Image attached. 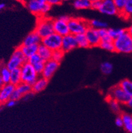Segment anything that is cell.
Instances as JSON below:
<instances>
[{"label":"cell","instance_id":"obj_1","mask_svg":"<svg viewBox=\"0 0 132 133\" xmlns=\"http://www.w3.org/2000/svg\"><path fill=\"white\" fill-rule=\"evenodd\" d=\"M53 20L46 16L38 18L34 31L41 39H44L54 32Z\"/></svg>","mask_w":132,"mask_h":133},{"label":"cell","instance_id":"obj_2","mask_svg":"<svg viewBox=\"0 0 132 133\" xmlns=\"http://www.w3.org/2000/svg\"><path fill=\"white\" fill-rule=\"evenodd\" d=\"M115 51L122 54H132V37L127 31L113 41Z\"/></svg>","mask_w":132,"mask_h":133},{"label":"cell","instance_id":"obj_3","mask_svg":"<svg viewBox=\"0 0 132 133\" xmlns=\"http://www.w3.org/2000/svg\"><path fill=\"white\" fill-rule=\"evenodd\" d=\"M32 14L39 17L45 16L51 9V5L48 3H40L37 0H29L24 4Z\"/></svg>","mask_w":132,"mask_h":133},{"label":"cell","instance_id":"obj_4","mask_svg":"<svg viewBox=\"0 0 132 133\" xmlns=\"http://www.w3.org/2000/svg\"><path fill=\"white\" fill-rule=\"evenodd\" d=\"M70 33L73 35L85 34L89 28L88 21L79 18H70L67 22Z\"/></svg>","mask_w":132,"mask_h":133},{"label":"cell","instance_id":"obj_5","mask_svg":"<svg viewBox=\"0 0 132 133\" xmlns=\"http://www.w3.org/2000/svg\"><path fill=\"white\" fill-rule=\"evenodd\" d=\"M20 69L21 72V81L22 83L32 85L39 77V75L34 69L33 66L27 61L21 66Z\"/></svg>","mask_w":132,"mask_h":133},{"label":"cell","instance_id":"obj_6","mask_svg":"<svg viewBox=\"0 0 132 133\" xmlns=\"http://www.w3.org/2000/svg\"><path fill=\"white\" fill-rule=\"evenodd\" d=\"M26 61L27 59L24 56L20 48L17 47L5 65L10 70H12L17 68H20Z\"/></svg>","mask_w":132,"mask_h":133},{"label":"cell","instance_id":"obj_7","mask_svg":"<svg viewBox=\"0 0 132 133\" xmlns=\"http://www.w3.org/2000/svg\"><path fill=\"white\" fill-rule=\"evenodd\" d=\"M61 43L62 37L55 32L47 36L44 39H42V41H41V44L51 49L52 51L61 49Z\"/></svg>","mask_w":132,"mask_h":133},{"label":"cell","instance_id":"obj_8","mask_svg":"<svg viewBox=\"0 0 132 133\" xmlns=\"http://www.w3.org/2000/svg\"><path fill=\"white\" fill-rule=\"evenodd\" d=\"M108 97L115 100L120 104L126 105L129 101L130 97L128 96L119 85H116L110 89Z\"/></svg>","mask_w":132,"mask_h":133},{"label":"cell","instance_id":"obj_9","mask_svg":"<svg viewBox=\"0 0 132 133\" xmlns=\"http://www.w3.org/2000/svg\"><path fill=\"white\" fill-rule=\"evenodd\" d=\"M99 11L100 13L108 16L119 15V14L113 0H101Z\"/></svg>","mask_w":132,"mask_h":133},{"label":"cell","instance_id":"obj_10","mask_svg":"<svg viewBox=\"0 0 132 133\" xmlns=\"http://www.w3.org/2000/svg\"><path fill=\"white\" fill-rule=\"evenodd\" d=\"M59 66V63L57 62L53 59H50L47 62H45L43 70L40 74V76L48 81L51 78L52 76H53V74L58 69Z\"/></svg>","mask_w":132,"mask_h":133},{"label":"cell","instance_id":"obj_11","mask_svg":"<svg viewBox=\"0 0 132 133\" xmlns=\"http://www.w3.org/2000/svg\"><path fill=\"white\" fill-rule=\"evenodd\" d=\"M78 47L77 42L75 39V35H73L72 34H68L67 35L62 37L61 43V49L64 53H67L71 51L73 49Z\"/></svg>","mask_w":132,"mask_h":133},{"label":"cell","instance_id":"obj_12","mask_svg":"<svg viewBox=\"0 0 132 133\" xmlns=\"http://www.w3.org/2000/svg\"><path fill=\"white\" fill-rule=\"evenodd\" d=\"M54 32L62 37L70 34L68 24L67 22L61 20L59 18L53 20Z\"/></svg>","mask_w":132,"mask_h":133},{"label":"cell","instance_id":"obj_13","mask_svg":"<svg viewBox=\"0 0 132 133\" xmlns=\"http://www.w3.org/2000/svg\"><path fill=\"white\" fill-rule=\"evenodd\" d=\"M16 87L11 83L5 84L0 89V105L5 104L10 99L13 91L15 90Z\"/></svg>","mask_w":132,"mask_h":133},{"label":"cell","instance_id":"obj_14","mask_svg":"<svg viewBox=\"0 0 132 133\" xmlns=\"http://www.w3.org/2000/svg\"><path fill=\"white\" fill-rule=\"evenodd\" d=\"M27 62L33 66L34 69L35 70L37 73L40 76L43 70L44 66H45V62L40 58L39 54H36L30 56L29 58L27 59Z\"/></svg>","mask_w":132,"mask_h":133},{"label":"cell","instance_id":"obj_15","mask_svg":"<svg viewBox=\"0 0 132 133\" xmlns=\"http://www.w3.org/2000/svg\"><path fill=\"white\" fill-rule=\"evenodd\" d=\"M86 38L88 41L89 45L91 47H97L99 45L100 42V38L99 35L98 30L89 27L85 32Z\"/></svg>","mask_w":132,"mask_h":133},{"label":"cell","instance_id":"obj_16","mask_svg":"<svg viewBox=\"0 0 132 133\" xmlns=\"http://www.w3.org/2000/svg\"><path fill=\"white\" fill-rule=\"evenodd\" d=\"M42 39L39 35L34 30L24 38L22 41V45H40L41 43Z\"/></svg>","mask_w":132,"mask_h":133},{"label":"cell","instance_id":"obj_17","mask_svg":"<svg viewBox=\"0 0 132 133\" xmlns=\"http://www.w3.org/2000/svg\"><path fill=\"white\" fill-rule=\"evenodd\" d=\"M48 83V81L45 78L40 76L32 85V92L33 93H40L46 89Z\"/></svg>","mask_w":132,"mask_h":133},{"label":"cell","instance_id":"obj_18","mask_svg":"<svg viewBox=\"0 0 132 133\" xmlns=\"http://www.w3.org/2000/svg\"><path fill=\"white\" fill-rule=\"evenodd\" d=\"M39 45H20L19 46V48L25 56L26 59L29 58L30 56H32L34 54H37L38 51V48H39Z\"/></svg>","mask_w":132,"mask_h":133},{"label":"cell","instance_id":"obj_19","mask_svg":"<svg viewBox=\"0 0 132 133\" xmlns=\"http://www.w3.org/2000/svg\"><path fill=\"white\" fill-rule=\"evenodd\" d=\"M52 53H53V51H52L51 49L47 48V47H45V46L43 45V44L40 43L39 45L37 54H39V56H40V58H41L45 62L51 59Z\"/></svg>","mask_w":132,"mask_h":133},{"label":"cell","instance_id":"obj_20","mask_svg":"<svg viewBox=\"0 0 132 133\" xmlns=\"http://www.w3.org/2000/svg\"><path fill=\"white\" fill-rule=\"evenodd\" d=\"M99 47H100L101 49H105V50L108 51H110V52L115 51L113 40L110 39L109 36L100 40Z\"/></svg>","mask_w":132,"mask_h":133},{"label":"cell","instance_id":"obj_21","mask_svg":"<svg viewBox=\"0 0 132 133\" xmlns=\"http://www.w3.org/2000/svg\"><path fill=\"white\" fill-rule=\"evenodd\" d=\"M119 15L125 19H132V0H127Z\"/></svg>","mask_w":132,"mask_h":133},{"label":"cell","instance_id":"obj_22","mask_svg":"<svg viewBox=\"0 0 132 133\" xmlns=\"http://www.w3.org/2000/svg\"><path fill=\"white\" fill-rule=\"evenodd\" d=\"M122 118L123 127L127 133H132V115L127 113H123L121 114Z\"/></svg>","mask_w":132,"mask_h":133},{"label":"cell","instance_id":"obj_23","mask_svg":"<svg viewBox=\"0 0 132 133\" xmlns=\"http://www.w3.org/2000/svg\"><path fill=\"white\" fill-rule=\"evenodd\" d=\"M10 74L11 70L7 68L6 65L4 64H1L0 65V77L3 80L4 84L10 83Z\"/></svg>","mask_w":132,"mask_h":133},{"label":"cell","instance_id":"obj_24","mask_svg":"<svg viewBox=\"0 0 132 133\" xmlns=\"http://www.w3.org/2000/svg\"><path fill=\"white\" fill-rule=\"evenodd\" d=\"M21 81V72H20V68H17L11 70L10 74V83L14 86H17L20 84Z\"/></svg>","mask_w":132,"mask_h":133},{"label":"cell","instance_id":"obj_25","mask_svg":"<svg viewBox=\"0 0 132 133\" xmlns=\"http://www.w3.org/2000/svg\"><path fill=\"white\" fill-rule=\"evenodd\" d=\"M129 97H132V81L129 79H124L118 84Z\"/></svg>","mask_w":132,"mask_h":133},{"label":"cell","instance_id":"obj_26","mask_svg":"<svg viewBox=\"0 0 132 133\" xmlns=\"http://www.w3.org/2000/svg\"><path fill=\"white\" fill-rule=\"evenodd\" d=\"M16 89L22 95V97H23L26 95L32 93V85H30L28 83L21 82L20 84L16 86Z\"/></svg>","mask_w":132,"mask_h":133},{"label":"cell","instance_id":"obj_27","mask_svg":"<svg viewBox=\"0 0 132 133\" xmlns=\"http://www.w3.org/2000/svg\"><path fill=\"white\" fill-rule=\"evenodd\" d=\"M73 6L77 10H86L91 8V2L88 0H74Z\"/></svg>","mask_w":132,"mask_h":133},{"label":"cell","instance_id":"obj_28","mask_svg":"<svg viewBox=\"0 0 132 133\" xmlns=\"http://www.w3.org/2000/svg\"><path fill=\"white\" fill-rule=\"evenodd\" d=\"M75 39L77 42L78 47H81V48H88L90 47L88 41L86 38L85 34H80L75 35Z\"/></svg>","mask_w":132,"mask_h":133},{"label":"cell","instance_id":"obj_29","mask_svg":"<svg viewBox=\"0 0 132 133\" xmlns=\"http://www.w3.org/2000/svg\"><path fill=\"white\" fill-rule=\"evenodd\" d=\"M88 24L89 27H91L92 29H96V30L101 29H107V26H108L107 22L99 20H92L88 21Z\"/></svg>","mask_w":132,"mask_h":133},{"label":"cell","instance_id":"obj_30","mask_svg":"<svg viewBox=\"0 0 132 133\" xmlns=\"http://www.w3.org/2000/svg\"><path fill=\"white\" fill-rule=\"evenodd\" d=\"M126 30L123 29H108V35L112 40H115L118 37L122 35Z\"/></svg>","mask_w":132,"mask_h":133},{"label":"cell","instance_id":"obj_31","mask_svg":"<svg viewBox=\"0 0 132 133\" xmlns=\"http://www.w3.org/2000/svg\"><path fill=\"white\" fill-rule=\"evenodd\" d=\"M100 69L101 72L105 75H109L111 74L113 70V66L111 63L109 62H104L100 64Z\"/></svg>","mask_w":132,"mask_h":133},{"label":"cell","instance_id":"obj_32","mask_svg":"<svg viewBox=\"0 0 132 133\" xmlns=\"http://www.w3.org/2000/svg\"><path fill=\"white\" fill-rule=\"evenodd\" d=\"M107 101L109 104V106L110 108L111 109L114 113L119 114L121 112V106L120 103H118L117 101H116L115 100L112 99H110V98L107 97Z\"/></svg>","mask_w":132,"mask_h":133},{"label":"cell","instance_id":"obj_33","mask_svg":"<svg viewBox=\"0 0 132 133\" xmlns=\"http://www.w3.org/2000/svg\"><path fill=\"white\" fill-rule=\"evenodd\" d=\"M65 53L61 50V49H59V50H56L53 51L52 53V57L51 59L55 61L58 63H60L62 61L63 58L64 57Z\"/></svg>","mask_w":132,"mask_h":133},{"label":"cell","instance_id":"obj_34","mask_svg":"<svg viewBox=\"0 0 132 133\" xmlns=\"http://www.w3.org/2000/svg\"><path fill=\"white\" fill-rule=\"evenodd\" d=\"M113 2L115 4L117 8L119 10V12H120L122 10V9L123 8L124 5H126L127 0H113Z\"/></svg>","mask_w":132,"mask_h":133},{"label":"cell","instance_id":"obj_35","mask_svg":"<svg viewBox=\"0 0 132 133\" xmlns=\"http://www.w3.org/2000/svg\"><path fill=\"white\" fill-rule=\"evenodd\" d=\"M22 97V95L20 94L18 91L16 89V88H15V90L13 91V93H12V95H11L10 99H12V100H14V101H18Z\"/></svg>","mask_w":132,"mask_h":133},{"label":"cell","instance_id":"obj_36","mask_svg":"<svg viewBox=\"0 0 132 133\" xmlns=\"http://www.w3.org/2000/svg\"><path fill=\"white\" fill-rule=\"evenodd\" d=\"M98 32H99V35L100 38V40L109 36V35H108V29H99Z\"/></svg>","mask_w":132,"mask_h":133},{"label":"cell","instance_id":"obj_37","mask_svg":"<svg viewBox=\"0 0 132 133\" xmlns=\"http://www.w3.org/2000/svg\"><path fill=\"white\" fill-rule=\"evenodd\" d=\"M46 2L48 3L51 6H53V5H57L61 4L62 2H63V0H46Z\"/></svg>","mask_w":132,"mask_h":133},{"label":"cell","instance_id":"obj_38","mask_svg":"<svg viewBox=\"0 0 132 133\" xmlns=\"http://www.w3.org/2000/svg\"><path fill=\"white\" fill-rule=\"evenodd\" d=\"M115 124L117 127H123V122L122 118L121 116V115L119 116H117L115 119Z\"/></svg>","mask_w":132,"mask_h":133},{"label":"cell","instance_id":"obj_39","mask_svg":"<svg viewBox=\"0 0 132 133\" xmlns=\"http://www.w3.org/2000/svg\"><path fill=\"white\" fill-rule=\"evenodd\" d=\"M100 6V2H96L91 3V8L93 10H99V8Z\"/></svg>","mask_w":132,"mask_h":133},{"label":"cell","instance_id":"obj_40","mask_svg":"<svg viewBox=\"0 0 132 133\" xmlns=\"http://www.w3.org/2000/svg\"><path fill=\"white\" fill-rule=\"evenodd\" d=\"M16 103V101L12 99H10L7 101L5 105H6V106L8 107V108H12V107H13L14 105H15Z\"/></svg>","mask_w":132,"mask_h":133},{"label":"cell","instance_id":"obj_41","mask_svg":"<svg viewBox=\"0 0 132 133\" xmlns=\"http://www.w3.org/2000/svg\"><path fill=\"white\" fill-rule=\"evenodd\" d=\"M59 18L61 19V20H64V21H65V22H68V21L70 20V19L71 17L68 16H66V15H64V16H61L59 17Z\"/></svg>","mask_w":132,"mask_h":133},{"label":"cell","instance_id":"obj_42","mask_svg":"<svg viewBox=\"0 0 132 133\" xmlns=\"http://www.w3.org/2000/svg\"><path fill=\"white\" fill-rule=\"evenodd\" d=\"M126 105L127 107H129V108H131L132 109V97L129 98V101H127V103Z\"/></svg>","mask_w":132,"mask_h":133},{"label":"cell","instance_id":"obj_43","mask_svg":"<svg viewBox=\"0 0 132 133\" xmlns=\"http://www.w3.org/2000/svg\"><path fill=\"white\" fill-rule=\"evenodd\" d=\"M126 31H127V32H128V33H129V35H130L132 37V23H131V24L129 26V28H128V29L126 30Z\"/></svg>","mask_w":132,"mask_h":133},{"label":"cell","instance_id":"obj_44","mask_svg":"<svg viewBox=\"0 0 132 133\" xmlns=\"http://www.w3.org/2000/svg\"><path fill=\"white\" fill-rule=\"evenodd\" d=\"M4 84H4V83H3V80L2 79V78L0 77V89H2V87H3Z\"/></svg>","mask_w":132,"mask_h":133},{"label":"cell","instance_id":"obj_45","mask_svg":"<svg viewBox=\"0 0 132 133\" xmlns=\"http://www.w3.org/2000/svg\"><path fill=\"white\" fill-rule=\"evenodd\" d=\"M5 7V3H0V12Z\"/></svg>","mask_w":132,"mask_h":133},{"label":"cell","instance_id":"obj_46","mask_svg":"<svg viewBox=\"0 0 132 133\" xmlns=\"http://www.w3.org/2000/svg\"><path fill=\"white\" fill-rule=\"evenodd\" d=\"M18 1H20V2H21V3H23V4H25L27 2H29V0H18Z\"/></svg>","mask_w":132,"mask_h":133},{"label":"cell","instance_id":"obj_47","mask_svg":"<svg viewBox=\"0 0 132 133\" xmlns=\"http://www.w3.org/2000/svg\"><path fill=\"white\" fill-rule=\"evenodd\" d=\"M88 1H90L91 3H93V2H100L101 0H88Z\"/></svg>","mask_w":132,"mask_h":133},{"label":"cell","instance_id":"obj_48","mask_svg":"<svg viewBox=\"0 0 132 133\" xmlns=\"http://www.w3.org/2000/svg\"><path fill=\"white\" fill-rule=\"evenodd\" d=\"M37 1H39L40 3H45L46 2V0H37Z\"/></svg>","mask_w":132,"mask_h":133},{"label":"cell","instance_id":"obj_49","mask_svg":"<svg viewBox=\"0 0 132 133\" xmlns=\"http://www.w3.org/2000/svg\"><path fill=\"white\" fill-rule=\"evenodd\" d=\"M69 1H72V0H63V2H69Z\"/></svg>","mask_w":132,"mask_h":133}]
</instances>
